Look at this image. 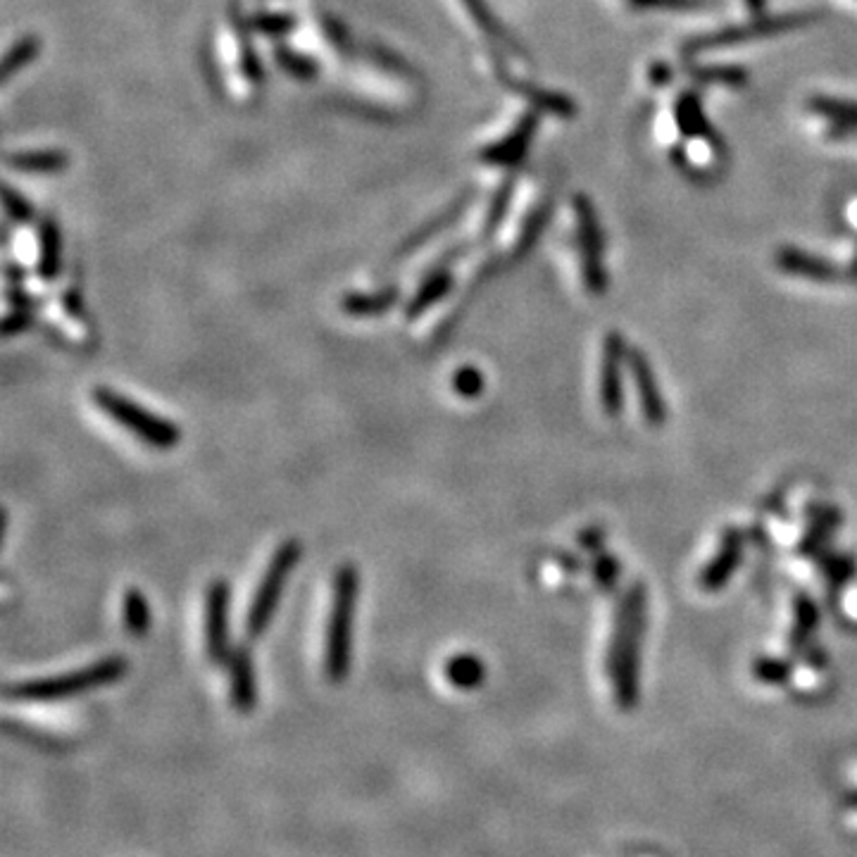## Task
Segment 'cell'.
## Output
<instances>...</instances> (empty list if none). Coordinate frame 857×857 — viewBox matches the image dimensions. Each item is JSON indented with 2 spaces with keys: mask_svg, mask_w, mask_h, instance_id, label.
Listing matches in <instances>:
<instances>
[{
  "mask_svg": "<svg viewBox=\"0 0 857 857\" xmlns=\"http://www.w3.org/2000/svg\"><path fill=\"white\" fill-rule=\"evenodd\" d=\"M360 596L358 567L341 565L334 574V596L327 619V636H324V674L331 684H343L350 674L353 662V627L355 605Z\"/></svg>",
  "mask_w": 857,
  "mask_h": 857,
  "instance_id": "1",
  "label": "cell"
},
{
  "mask_svg": "<svg viewBox=\"0 0 857 857\" xmlns=\"http://www.w3.org/2000/svg\"><path fill=\"white\" fill-rule=\"evenodd\" d=\"M129 660L122 655H108V658L91 662V665L74 669V672L55 674V677H41L20 681V684L5 686V698L22 700V703H50V700H65L81 693L96 691V688L110 686L115 681L127 677Z\"/></svg>",
  "mask_w": 857,
  "mask_h": 857,
  "instance_id": "2",
  "label": "cell"
},
{
  "mask_svg": "<svg viewBox=\"0 0 857 857\" xmlns=\"http://www.w3.org/2000/svg\"><path fill=\"white\" fill-rule=\"evenodd\" d=\"M300 558H303V546H300L298 539H286L274 550L270 565H267L258 588H255V596L250 600L246 619H243V634H246L248 641H258V638L267 634L279 610L284 588L289 584Z\"/></svg>",
  "mask_w": 857,
  "mask_h": 857,
  "instance_id": "3",
  "label": "cell"
},
{
  "mask_svg": "<svg viewBox=\"0 0 857 857\" xmlns=\"http://www.w3.org/2000/svg\"><path fill=\"white\" fill-rule=\"evenodd\" d=\"M91 398L112 422L120 424L122 429H127L129 434H134L146 446L155 450H172L179 446L181 429L172 419L155 415V412L143 408L136 400L122 396V393L112 391L108 386L93 389Z\"/></svg>",
  "mask_w": 857,
  "mask_h": 857,
  "instance_id": "4",
  "label": "cell"
},
{
  "mask_svg": "<svg viewBox=\"0 0 857 857\" xmlns=\"http://www.w3.org/2000/svg\"><path fill=\"white\" fill-rule=\"evenodd\" d=\"M217 55H220V70L231 96L243 105L258 98L262 84L260 67L246 39L243 24L236 20L224 24L220 31V43H217Z\"/></svg>",
  "mask_w": 857,
  "mask_h": 857,
  "instance_id": "5",
  "label": "cell"
},
{
  "mask_svg": "<svg viewBox=\"0 0 857 857\" xmlns=\"http://www.w3.org/2000/svg\"><path fill=\"white\" fill-rule=\"evenodd\" d=\"M205 658L224 665L231 653V584L227 579L210 581L203 598Z\"/></svg>",
  "mask_w": 857,
  "mask_h": 857,
  "instance_id": "6",
  "label": "cell"
},
{
  "mask_svg": "<svg viewBox=\"0 0 857 857\" xmlns=\"http://www.w3.org/2000/svg\"><path fill=\"white\" fill-rule=\"evenodd\" d=\"M229 686H231V703L241 715H250L258 703V679H255V662L253 653L246 643L231 648L227 662Z\"/></svg>",
  "mask_w": 857,
  "mask_h": 857,
  "instance_id": "7",
  "label": "cell"
},
{
  "mask_svg": "<svg viewBox=\"0 0 857 857\" xmlns=\"http://www.w3.org/2000/svg\"><path fill=\"white\" fill-rule=\"evenodd\" d=\"M453 286H455V277L453 272H450V267L448 265L434 267V270L422 279V284L417 286V291L410 296L408 305H405V319H408V322H415V319L427 315L434 305H439L441 300L453 291Z\"/></svg>",
  "mask_w": 857,
  "mask_h": 857,
  "instance_id": "8",
  "label": "cell"
},
{
  "mask_svg": "<svg viewBox=\"0 0 857 857\" xmlns=\"http://www.w3.org/2000/svg\"><path fill=\"white\" fill-rule=\"evenodd\" d=\"M400 300L398 286L379 291H353L341 298V310L350 317H377L396 308Z\"/></svg>",
  "mask_w": 857,
  "mask_h": 857,
  "instance_id": "9",
  "label": "cell"
},
{
  "mask_svg": "<svg viewBox=\"0 0 857 857\" xmlns=\"http://www.w3.org/2000/svg\"><path fill=\"white\" fill-rule=\"evenodd\" d=\"M36 243H39V250H36V277L50 284L62 272V246L58 229L50 222H43L36 229Z\"/></svg>",
  "mask_w": 857,
  "mask_h": 857,
  "instance_id": "10",
  "label": "cell"
},
{
  "mask_svg": "<svg viewBox=\"0 0 857 857\" xmlns=\"http://www.w3.org/2000/svg\"><path fill=\"white\" fill-rule=\"evenodd\" d=\"M486 677V667L477 655L460 653L446 662V679L460 691H472Z\"/></svg>",
  "mask_w": 857,
  "mask_h": 857,
  "instance_id": "11",
  "label": "cell"
},
{
  "mask_svg": "<svg viewBox=\"0 0 857 857\" xmlns=\"http://www.w3.org/2000/svg\"><path fill=\"white\" fill-rule=\"evenodd\" d=\"M122 617H124V627L131 636L141 638L148 634L150 629V605L148 598L143 596L141 588H129L127 596H124V605H122Z\"/></svg>",
  "mask_w": 857,
  "mask_h": 857,
  "instance_id": "12",
  "label": "cell"
},
{
  "mask_svg": "<svg viewBox=\"0 0 857 857\" xmlns=\"http://www.w3.org/2000/svg\"><path fill=\"white\" fill-rule=\"evenodd\" d=\"M8 162L17 170H24L29 174H41V172H58L67 165V158L60 150H29V153H15L10 155Z\"/></svg>",
  "mask_w": 857,
  "mask_h": 857,
  "instance_id": "13",
  "label": "cell"
},
{
  "mask_svg": "<svg viewBox=\"0 0 857 857\" xmlns=\"http://www.w3.org/2000/svg\"><path fill=\"white\" fill-rule=\"evenodd\" d=\"M453 391L460 398H477L484 391V374L477 367H460L453 374Z\"/></svg>",
  "mask_w": 857,
  "mask_h": 857,
  "instance_id": "14",
  "label": "cell"
},
{
  "mask_svg": "<svg viewBox=\"0 0 857 857\" xmlns=\"http://www.w3.org/2000/svg\"><path fill=\"white\" fill-rule=\"evenodd\" d=\"M31 324H34V310L15 308L3 319V339H12V336L24 334V331L31 329Z\"/></svg>",
  "mask_w": 857,
  "mask_h": 857,
  "instance_id": "15",
  "label": "cell"
},
{
  "mask_svg": "<svg viewBox=\"0 0 857 857\" xmlns=\"http://www.w3.org/2000/svg\"><path fill=\"white\" fill-rule=\"evenodd\" d=\"M815 110L824 112V115L831 117V120L857 124V103H834V100H817Z\"/></svg>",
  "mask_w": 857,
  "mask_h": 857,
  "instance_id": "16",
  "label": "cell"
},
{
  "mask_svg": "<svg viewBox=\"0 0 857 857\" xmlns=\"http://www.w3.org/2000/svg\"><path fill=\"white\" fill-rule=\"evenodd\" d=\"M34 50H36V43H34V41H22V43H17V48H15V50H10L8 58H5V67H3L5 79H8L10 74L17 70V67H24V65H27V62L31 60V55H34Z\"/></svg>",
  "mask_w": 857,
  "mask_h": 857,
  "instance_id": "17",
  "label": "cell"
}]
</instances>
